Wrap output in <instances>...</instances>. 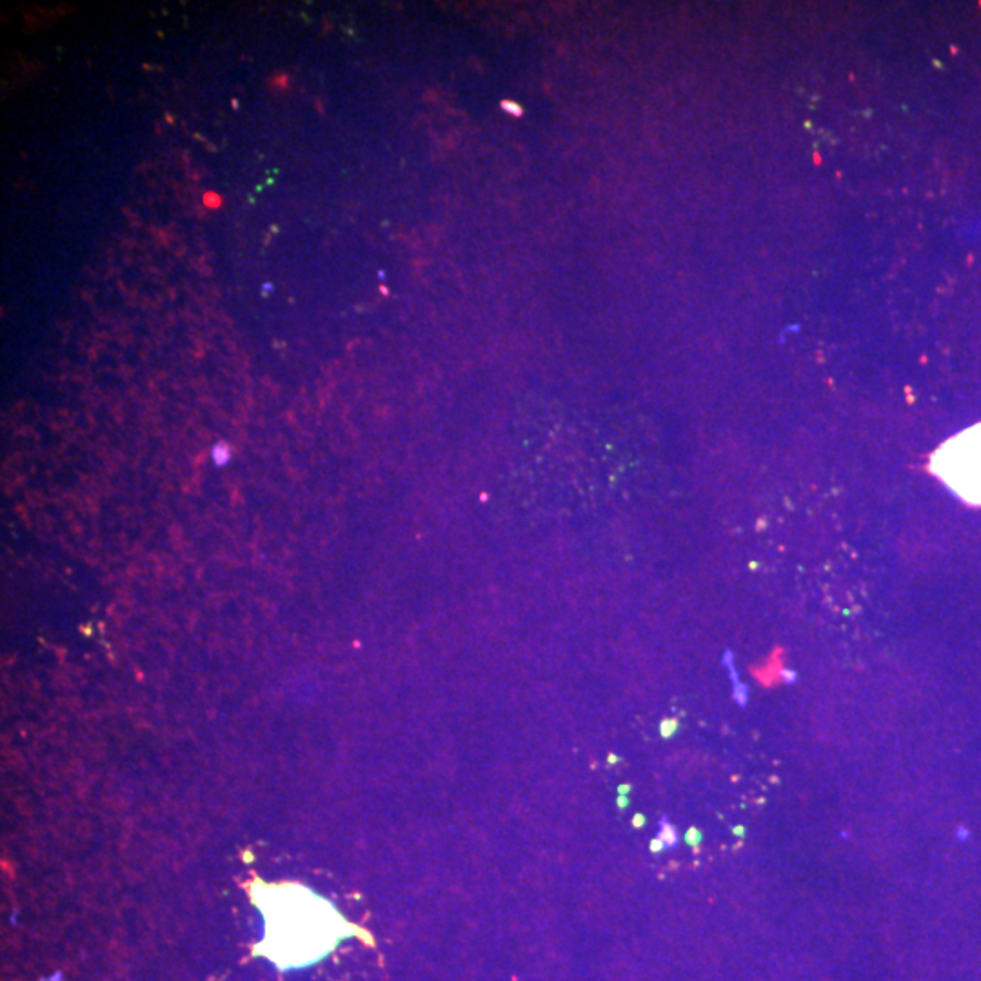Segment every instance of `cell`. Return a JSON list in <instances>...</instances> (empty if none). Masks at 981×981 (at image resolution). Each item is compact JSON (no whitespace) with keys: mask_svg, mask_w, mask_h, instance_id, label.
Masks as SVG:
<instances>
[{"mask_svg":"<svg viewBox=\"0 0 981 981\" xmlns=\"http://www.w3.org/2000/svg\"><path fill=\"white\" fill-rule=\"evenodd\" d=\"M255 900L264 914L266 936L253 952L280 971L320 962L358 932L331 903L300 885H269L257 891Z\"/></svg>","mask_w":981,"mask_h":981,"instance_id":"6da1fadb","label":"cell"},{"mask_svg":"<svg viewBox=\"0 0 981 981\" xmlns=\"http://www.w3.org/2000/svg\"><path fill=\"white\" fill-rule=\"evenodd\" d=\"M662 836H664L665 842H669V845H676V842H678V838H676V834H674L673 829H671V825H667V829L664 827V833H662Z\"/></svg>","mask_w":981,"mask_h":981,"instance_id":"3957f363","label":"cell"},{"mask_svg":"<svg viewBox=\"0 0 981 981\" xmlns=\"http://www.w3.org/2000/svg\"><path fill=\"white\" fill-rule=\"evenodd\" d=\"M651 849H653L654 853H660V851H664V843L660 842V840H656V842H653V845H651Z\"/></svg>","mask_w":981,"mask_h":981,"instance_id":"5b68a950","label":"cell"},{"mask_svg":"<svg viewBox=\"0 0 981 981\" xmlns=\"http://www.w3.org/2000/svg\"><path fill=\"white\" fill-rule=\"evenodd\" d=\"M733 831H734V834H736V836H744V834H745V829H744V827H742V825H736V827H734Z\"/></svg>","mask_w":981,"mask_h":981,"instance_id":"8992f818","label":"cell"},{"mask_svg":"<svg viewBox=\"0 0 981 981\" xmlns=\"http://www.w3.org/2000/svg\"><path fill=\"white\" fill-rule=\"evenodd\" d=\"M931 471L967 504L981 506V424L947 440L932 455Z\"/></svg>","mask_w":981,"mask_h":981,"instance_id":"7a4b0ae2","label":"cell"},{"mask_svg":"<svg viewBox=\"0 0 981 981\" xmlns=\"http://www.w3.org/2000/svg\"><path fill=\"white\" fill-rule=\"evenodd\" d=\"M700 840H702V834L698 833L696 829H691L689 834H687V842L693 843V845L694 843H700Z\"/></svg>","mask_w":981,"mask_h":981,"instance_id":"277c9868","label":"cell"}]
</instances>
